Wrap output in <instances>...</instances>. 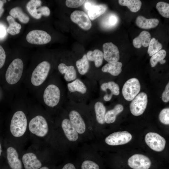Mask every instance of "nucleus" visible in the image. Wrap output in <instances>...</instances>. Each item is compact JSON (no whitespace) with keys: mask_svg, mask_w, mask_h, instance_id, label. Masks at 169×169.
Listing matches in <instances>:
<instances>
[{"mask_svg":"<svg viewBox=\"0 0 169 169\" xmlns=\"http://www.w3.org/2000/svg\"><path fill=\"white\" fill-rule=\"evenodd\" d=\"M29 112V140L33 144L49 145L54 131V119L46 110H34Z\"/></svg>","mask_w":169,"mask_h":169,"instance_id":"1","label":"nucleus"},{"mask_svg":"<svg viewBox=\"0 0 169 169\" xmlns=\"http://www.w3.org/2000/svg\"><path fill=\"white\" fill-rule=\"evenodd\" d=\"M43 85L41 100L45 110L52 116L56 115L68 100L66 87L57 74L50 75Z\"/></svg>","mask_w":169,"mask_h":169,"instance_id":"2","label":"nucleus"},{"mask_svg":"<svg viewBox=\"0 0 169 169\" xmlns=\"http://www.w3.org/2000/svg\"><path fill=\"white\" fill-rule=\"evenodd\" d=\"M27 112L21 108L13 110L3 129L5 137L23 150L29 140Z\"/></svg>","mask_w":169,"mask_h":169,"instance_id":"3","label":"nucleus"},{"mask_svg":"<svg viewBox=\"0 0 169 169\" xmlns=\"http://www.w3.org/2000/svg\"><path fill=\"white\" fill-rule=\"evenodd\" d=\"M63 107L80 138L88 136L94 125L88 104L68 100Z\"/></svg>","mask_w":169,"mask_h":169,"instance_id":"4","label":"nucleus"},{"mask_svg":"<svg viewBox=\"0 0 169 169\" xmlns=\"http://www.w3.org/2000/svg\"><path fill=\"white\" fill-rule=\"evenodd\" d=\"M95 84V80L87 78H78L67 83L66 87L68 99L76 103L87 104L93 100Z\"/></svg>","mask_w":169,"mask_h":169,"instance_id":"5","label":"nucleus"},{"mask_svg":"<svg viewBox=\"0 0 169 169\" xmlns=\"http://www.w3.org/2000/svg\"><path fill=\"white\" fill-rule=\"evenodd\" d=\"M45 146L32 144L23 150L21 157L24 169H39L44 165L43 162L49 161L50 151Z\"/></svg>","mask_w":169,"mask_h":169,"instance_id":"6","label":"nucleus"},{"mask_svg":"<svg viewBox=\"0 0 169 169\" xmlns=\"http://www.w3.org/2000/svg\"><path fill=\"white\" fill-rule=\"evenodd\" d=\"M4 147V158L10 169H23L21 156L23 150L5 137Z\"/></svg>","mask_w":169,"mask_h":169,"instance_id":"7","label":"nucleus"},{"mask_svg":"<svg viewBox=\"0 0 169 169\" xmlns=\"http://www.w3.org/2000/svg\"><path fill=\"white\" fill-rule=\"evenodd\" d=\"M51 64L47 61H44L39 63L33 71L30 77L32 85L35 87L43 85L50 75Z\"/></svg>","mask_w":169,"mask_h":169,"instance_id":"8","label":"nucleus"},{"mask_svg":"<svg viewBox=\"0 0 169 169\" xmlns=\"http://www.w3.org/2000/svg\"><path fill=\"white\" fill-rule=\"evenodd\" d=\"M23 63L20 59H14L8 66L5 74V79L9 84H17L21 79L23 72Z\"/></svg>","mask_w":169,"mask_h":169,"instance_id":"9","label":"nucleus"},{"mask_svg":"<svg viewBox=\"0 0 169 169\" xmlns=\"http://www.w3.org/2000/svg\"><path fill=\"white\" fill-rule=\"evenodd\" d=\"M92 119L94 126L95 124L102 125L105 123V117L106 108L101 101L92 100L88 104Z\"/></svg>","mask_w":169,"mask_h":169,"instance_id":"10","label":"nucleus"},{"mask_svg":"<svg viewBox=\"0 0 169 169\" xmlns=\"http://www.w3.org/2000/svg\"><path fill=\"white\" fill-rule=\"evenodd\" d=\"M140 90L141 85L138 79L133 78L125 83L122 89V94L125 100L130 101L138 94Z\"/></svg>","mask_w":169,"mask_h":169,"instance_id":"11","label":"nucleus"},{"mask_svg":"<svg viewBox=\"0 0 169 169\" xmlns=\"http://www.w3.org/2000/svg\"><path fill=\"white\" fill-rule=\"evenodd\" d=\"M132 100L130 104V110L131 114L136 116L142 115L147 105L148 99L146 94L144 92H141Z\"/></svg>","mask_w":169,"mask_h":169,"instance_id":"12","label":"nucleus"},{"mask_svg":"<svg viewBox=\"0 0 169 169\" xmlns=\"http://www.w3.org/2000/svg\"><path fill=\"white\" fill-rule=\"evenodd\" d=\"M127 164L131 169H150L152 165L150 158L141 154L132 156L128 159Z\"/></svg>","mask_w":169,"mask_h":169,"instance_id":"13","label":"nucleus"},{"mask_svg":"<svg viewBox=\"0 0 169 169\" xmlns=\"http://www.w3.org/2000/svg\"><path fill=\"white\" fill-rule=\"evenodd\" d=\"M145 139L147 145L154 151L160 152L165 148L166 143L165 139L156 133H147L145 136Z\"/></svg>","mask_w":169,"mask_h":169,"instance_id":"14","label":"nucleus"},{"mask_svg":"<svg viewBox=\"0 0 169 169\" xmlns=\"http://www.w3.org/2000/svg\"><path fill=\"white\" fill-rule=\"evenodd\" d=\"M132 136L126 131L114 132L108 136L105 139V142L110 146L123 145L129 142Z\"/></svg>","mask_w":169,"mask_h":169,"instance_id":"15","label":"nucleus"},{"mask_svg":"<svg viewBox=\"0 0 169 169\" xmlns=\"http://www.w3.org/2000/svg\"><path fill=\"white\" fill-rule=\"evenodd\" d=\"M26 38L28 43L38 45L47 44L51 39V36L47 32L39 30L30 31L27 35Z\"/></svg>","mask_w":169,"mask_h":169,"instance_id":"16","label":"nucleus"},{"mask_svg":"<svg viewBox=\"0 0 169 169\" xmlns=\"http://www.w3.org/2000/svg\"><path fill=\"white\" fill-rule=\"evenodd\" d=\"M59 73L63 76L67 83L72 82L79 78L76 69L72 64L68 65L64 62L60 63L58 66Z\"/></svg>","mask_w":169,"mask_h":169,"instance_id":"17","label":"nucleus"},{"mask_svg":"<svg viewBox=\"0 0 169 169\" xmlns=\"http://www.w3.org/2000/svg\"><path fill=\"white\" fill-rule=\"evenodd\" d=\"M70 18L73 22L84 30H89L91 27L92 23L89 16L83 11L75 10L72 13Z\"/></svg>","mask_w":169,"mask_h":169,"instance_id":"18","label":"nucleus"},{"mask_svg":"<svg viewBox=\"0 0 169 169\" xmlns=\"http://www.w3.org/2000/svg\"><path fill=\"white\" fill-rule=\"evenodd\" d=\"M100 88L102 92L105 93L103 99L105 101H110L113 95H118L120 94L118 85L112 81L103 82L100 85Z\"/></svg>","mask_w":169,"mask_h":169,"instance_id":"19","label":"nucleus"},{"mask_svg":"<svg viewBox=\"0 0 169 169\" xmlns=\"http://www.w3.org/2000/svg\"><path fill=\"white\" fill-rule=\"evenodd\" d=\"M104 59L108 63L118 62L120 54L117 47L112 42L106 43L103 45Z\"/></svg>","mask_w":169,"mask_h":169,"instance_id":"20","label":"nucleus"},{"mask_svg":"<svg viewBox=\"0 0 169 169\" xmlns=\"http://www.w3.org/2000/svg\"><path fill=\"white\" fill-rule=\"evenodd\" d=\"M77 169H101L100 164L93 156H83L75 163Z\"/></svg>","mask_w":169,"mask_h":169,"instance_id":"21","label":"nucleus"},{"mask_svg":"<svg viewBox=\"0 0 169 169\" xmlns=\"http://www.w3.org/2000/svg\"><path fill=\"white\" fill-rule=\"evenodd\" d=\"M75 65L79 78L82 76H88L90 71V64L86 54H84L81 58L77 59Z\"/></svg>","mask_w":169,"mask_h":169,"instance_id":"22","label":"nucleus"},{"mask_svg":"<svg viewBox=\"0 0 169 169\" xmlns=\"http://www.w3.org/2000/svg\"><path fill=\"white\" fill-rule=\"evenodd\" d=\"M159 23V20L156 18L147 19L142 16L137 17L136 20V24L138 27L145 29L154 28Z\"/></svg>","mask_w":169,"mask_h":169,"instance_id":"23","label":"nucleus"},{"mask_svg":"<svg viewBox=\"0 0 169 169\" xmlns=\"http://www.w3.org/2000/svg\"><path fill=\"white\" fill-rule=\"evenodd\" d=\"M151 39L150 33L146 31H142L139 36L133 40V44L136 48H140L141 46L145 47L148 46Z\"/></svg>","mask_w":169,"mask_h":169,"instance_id":"24","label":"nucleus"},{"mask_svg":"<svg viewBox=\"0 0 169 169\" xmlns=\"http://www.w3.org/2000/svg\"><path fill=\"white\" fill-rule=\"evenodd\" d=\"M122 63L120 62L108 63L101 68V71L103 73H108L113 76L119 75L122 71Z\"/></svg>","mask_w":169,"mask_h":169,"instance_id":"25","label":"nucleus"},{"mask_svg":"<svg viewBox=\"0 0 169 169\" xmlns=\"http://www.w3.org/2000/svg\"><path fill=\"white\" fill-rule=\"evenodd\" d=\"M86 55L89 62H94L95 67L99 68L102 65L104 59L103 53L102 51L95 49L93 51H88Z\"/></svg>","mask_w":169,"mask_h":169,"instance_id":"26","label":"nucleus"},{"mask_svg":"<svg viewBox=\"0 0 169 169\" xmlns=\"http://www.w3.org/2000/svg\"><path fill=\"white\" fill-rule=\"evenodd\" d=\"M123 109V106L122 105L118 104L113 109L106 111L105 117V123L110 124L114 122L117 115L121 113Z\"/></svg>","mask_w":169,"mask_h":169,"instance_id":"27","label":"nucleus"},{"mask_svg":"<svg viewBox=\"0 0 169 169\" xmlns=\"http://www.w3.org/2000/svg\"><path fill=\"white\" fill-rule=\"evenodd\" d=\"M107 9L105 5H93L88 10V16L90 19L94 20L103 14Z\"/></svg>","mask_w":169,"mask_h":169,"instance_id":"28","label":"nucleus"},{"mask_svg":"<svg viewBox=\"0 0 169 169\" xmlns=\"http://www.w3.org/2000/svg\"><path fill=\"white\" fill-rule=\"evenodd\" d=\"M41 2L39 0H31L29 1L26 5V8L30 15L34 18L39 19L41 15L37 11V8L40 6Z\"/></svg>","mask_w":169,"mask_h":169,"instance_id":"29","label":"nucleus"},{"mask_svg":"<svg viewBox=\"0 0 169 169\" xmlns=\"http://www.w3.org/2000/svg\"><path fill=\"white\" fill-rule=\"evenodd\" d=\"M9 13L10 16L14 18H18L23 23H27L29 20V17L19 7H17L12 9Z\"/></svg>","mask_w":169,"mask_h":169,"instance_id":"30","label":"nucleus"},{"mask_svg":"<svg viewBox=\"0 0 169 169\" xmlns=\"http://www.w3.org/2000/svg\"><path fill=\"white\" fill-rule=\"evenodd\" d=\"M120 5L127 6L132 12H136L140 9L142 3L139 0H119Z\"/></svg>","mask_w":169,"mask_h":169,"instance_id":"31","label":"nucleus"},{"mask_svg":"<svg viewBox=\"0 0 169 169\" xmlns=\"http://www.w3.org/2000/svg\"><path fill=\"white\" fill-rule=\"evenodd\" d=\"M166 55V51L161 49L153 55L150 59V63L152 67H154L158 62L161 64H164L166 61L164 59Z\"/></svg>","mask_w":169,"mask_h":169,"instance_id":"32","label":"nucleus"},{"mask_svg":"<svg viewBox=\"0 0 169 169\" xmlns=\"http://www.w3.org/2000/svg\"><path fill=\"white\" fill-rule=\"evenodd\" d=\"M148 46L147 53L150 56L160 51L162 48L161 44L154 38L151 39Z\"/></svg>","mask_w":169,"mask_h":169,"instance_id":"33","label":"nucleus"},{"mask_svg":"<svg viewBox=\"0 0 169 169\" xmlns=\"http://www.w3.org/2000/svg\"><path fill=\"white\" fill-rule=\"evenodd\" d=\"M156 8L160 14L163 17L169 18V4L163 2L158 3Z\"/></svg>","mask_w":169,"mask_h":169,"instance_id":"34","label":"nucleus"},{"mask_svg":"<svg viewBox=\"0 0 169 169\" xmlns=\"http://www.w3.org/2000/svg\"><path fill=\"white\" fill-rule=\"evenodd\" d=\"M118 18L117 16L114 14H110L104 21L103 25L106 28H111L115 26L118 23Z\"/></svg>","mask_w":169,"mask_h":169,"instance_id":"35","label":"nucleus"},{"mask_svg":"<svg viewBox=\"0 0 169 169\" xmlns=\"http://www.w3.org/2000/svg\"><path fill=\"white\" fill-rule=\"evenodd\" d=\"M159 119L162 123L166 125L169 124V108H164L160 112Z\"/></svg>","mask_w":169,"mask_h":169,"instance_id":"36","label":"nucleus"},{"mask_svg":"<svg viewBox=\"0 0 169 169\" xmlns=\"http://www.w3.org/2000/svg\"><path fill=\"white\" fill-rule=\"evenodd\" d=\"M86 1L84 0H67L65 1V4L69 8H77L81 6Z\"/></svg>","mask_w":169,"mask_h":169,"instance_id":"37","label":"nucleus"},{"mask_svg":"<svg viewBox=\"0 0 169 169\" xmlns=\"http://www.w3.org/2000/svg\"><path fill=\"white\" fill-rule=\"evenodd\" d=\"M5 136L3 129L0 126V160L4 158V140Z\"/></svg>","mask_w":169,"mask_h":169,"instance_id":"38","label":"nucleus"},{"mask_svg":"<svg viewBox=\"0 0 169 169\" xmlns=\"http://www.w3.org/2000/svg\"><path fill=\"white\" fill-rule=\"evenodd\" d=\"M37 12L41 14L46 16H48L50 14L49 9L47 6H42L37 10Z\"/></svg>","mask_w":169,"mask_h":169,"instance_id":"39","label":"nucleus"},{"mask_svg":"<svg viewBox=\"0 0 169 169\" xmlns=\"http://www.w3.org/2000/svg\"><path fill=\"white\" fill-rule=\"evenodd\" d=\"M162 100L164 102H167L169 101V83L167 84L165 90L162 95Z\"/></svg>","mask_w":169,"mask_h":169,"instance_id":"40","label":"nucleus"},{"mask_svg":"<svg viewBox=\"0 0 169 169\" xmlns=\"http://www.w3.org/2000/svg\"><path fill=\"white\" fill-rule=\"evenodd\" d=\"M6 58L5 52L3 47L0 45V69L4 64Z\"/></svg>","mask_w":169,"mask_h":169,"instance_id":"41","label":"nucleus"},{"mask_svg":"<svg viewBox=\"0 0 169 169\" xmlns=\"http://www.w3.org/2000/svg\"><path fill=\"white\" fill-rule=\"evenodd\" d=\"M57 169H77L75 163L67 162L64 163Z\"/></svg>","mask_w":169,"mask_h":169,"instance_id":"42","label":"nucleus"},{"mask_svg":"<svg viewBox=\"0 0 169 169\" xmlns=\"http://www.w3.org/2000/svg\"><path fill=\"white\" fill-rule=\"evenodd\" d=\"M6 19L8 22L9 25H12L17 27L18 29L20 30L21 28V26L20 24L16 22L13 17L11 16H8Z\"/></svg>","mask_w":169,"mask_h":169,"instance_id":"43","label":"nucleus"},{"mask_svg":"<svg viewBox=\"0 0 169 169\" xmlns=\"http://www.w3.org/2000/svg\"><path fill=\"white\" fill-rule=\"evenodd\" d=\"M7 32L10 34L14 35L19 33L20 30L15 26L9 25L7 29Z\"/></svg>","mask_w":169,"mask_h":169,"instance_id":"44","label":"nucleus"},{"mask_svg":"<svg viewBox=\"0 0 169 169\" xmlns=\"http://www.w3.org/2000/svg\"><path fill=\"white\" fill-rule=\"evenodd\" d=\"M7 31L6 27L0 23V39H3L6 36Z\"/></svg>","mask_w":169,"mask_h":169,"instance_id":"45","label":"nucleus"},{"mask_svg":"<svg viewBox=\"0 0 169 169\" xmlns=\"http://www.w3.org/2000/svg\"><path fill=\"white\" fill-rule=\"evenodd\" d=\"M93 5L89 2H87L85 3L84 6L85 8L89 10Z\"/></svg>","mask_w":169,"mask_h":169,"instance_id":"46","label":"nucleus"},{"mask_svg":"<svg viewBox=\"0 0 169 169\" xmlns=\"http://www.w3.org/2000/svg\"><path fill=\"white\" fill-rule=\"evenodd\" d=\"M39 169H56L54 167L49 165H44Z\"/></svg>","mask_w":169,"mask_h":169,"instance_id":"47","label":"nucleus"},{"mask_svg":"<svg viewBox=\"0 0 169 169\" xmlns=\"http://www.w3.org/2000/svg\"><path fill=\"white\" fill-rule=\"evenodd\" d=\"M6 2L5 0H0V8L3 7L4 3Z\"/></svg>","mask_w":169,"mask_h":169,"instance_id":"48","label":"nucleus"},{"mask_svg":"<svg viewBox=\"0 0 169 169\" xmlns=\"http://www.w3.org/2000/svg\"><path fill=\"white\" fill-rule=\"evenodd\" d=\"M4 11V9L3 7L0 8V17H1V16L3 13Z\"/></svg>","mask_w":169,"mask_h":169,"instance_id":"49","label":"nucleus"},{"mask_svg":"<svg viewBox=\"0 0 169 169\" xmlns=\"http://www.w3.org/2000/svg\"><path fill=\"white\" fill-rule=\"evenodd\" d=\"M0 126H1V125H0Z\"/></svg>","mask_w":169,"mask_h":169,"instance_id":"50","label":"nucleus"}]
</instances>
